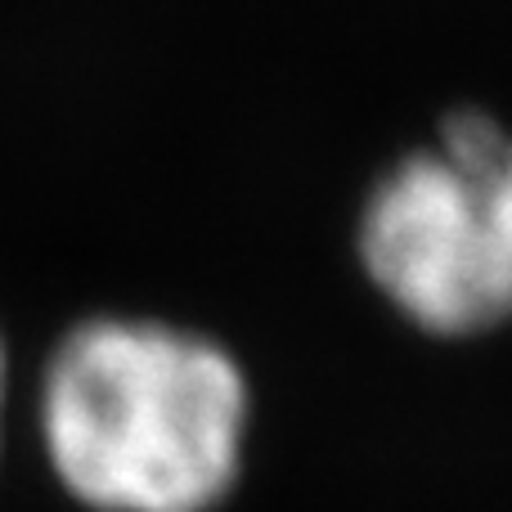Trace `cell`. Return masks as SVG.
I'll return each instance as SVG.
<instances>
[{
	"mask_svg": "<svg viewBox=\"0 0 512 512\" xmlns=\"http://www.w3.org/2000/svg\"><path fill=\"white\" fill-rule=\"evenodd\" d=\"M369 283L436 337L512 324V135L463 108L369 189L355 230Z\"/></svg>",
	"mask_w": 512,
	"mask_h": 512,
	"instance_id": "2",
	"label": "cell"
},
{
	"mask_svg": "<svg viewBox=\"0 0 512 512\" xmlns=\"http://www.w3.org/2000/svg\"><path fill=\"white\" fill-rule=\"evenodd\" d=\"M252 387L207 333L90 315L41 369L50 472L95 512H216L243 477Z\"/></svg>",
	"mask_w": 512,
	"mask_h": 512,
	"instance_id": "1",
	"label": "cell"
},
{
	"mask_svg": "<svg viewBox=\"0 0 512 512\" xmlns=\"http://www.w3.org/2000/svg\"><path fill=\"white\" fill-rule=\"evenodd\" d=\"M5 387H9V351H5V337H0V414H5Z\"/></svg>",
	"mask_w": 512,
	"mask_h": 512,
	"instance_id": "3",
	"label": "cell"
}]
</instances>
